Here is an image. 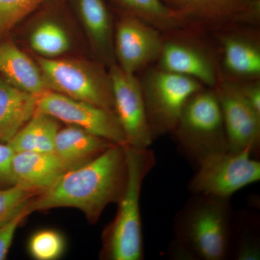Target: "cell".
I'll return each instance as SVG.
<instances>
[{
    "mask_svg": "<svg viewBox=\"0 0 260 260\" xmlns=\"http://www.w3.org/2000/svg\"><path fill=\"white\" fill-rule=\"evenodd\" d=\"M126 178L124 145H112L90 161L65 172L55 184L36 197L29 208L32 213L75 208L95 223L108 205L119 202Z\"/></svg>",
    "mask_w": 260,
    "mask_h": 260,
    "instance_id": "6da1fadb",
    "label": "cell"
},
{
    "mask_svg": "<svg viewBox=\"0 0 260 260\" xmlns=\"http://www.w3.org/2000/svg\"><path fill=\"white\" fill-rule=\"evenodd\" d=\"M233 220L230 198L194 194L176 216L171 255L180 259H226Z\"/></svg>",
    "mask_w": 260,
    "mask_h": 260,
    "instance_id": "7a4b0ae2",
    "label": "cell"
},
{
    "mask_svg": "<svg viewBox=\"0 0 260 260\" xmlns=\"http://www.w3.org/2000/svg\"><path fill=\"white\" fill-rule=\"evenodd\" d=\"M127 178L118 202L117 213L103 234L102 257L109 260L144 259L140 199L143 181L155 164L150 148L124 145Z\"/></svg>",
    "mask_w": 260,
    "mask_h": 260,
    "instance_id": "3957f363",
    "label": "cell"
},
{
    "mask_svg": "<svg viewBox=\"0 0 260 260\" xmlns=\"http://www.w3.org/2000/svg\"><path fill=\"white\" fill-rule=\"evenodd\" d=\"M171 134L183 155L196 167L210 155L229 150L215 88L204 87L189 99Z\"/></svg>",
    "mask_w": 260,
    "mask_h": 260,
    "instance_id": "277c9868",
    "label": "cell"
},
{
    "mask_svg": "<svg viewBox=\"0 0 260 260\" xmlns=\"http://www.w3.org/2000/svg\"><path fill=\"white\" fill-rule=\"evenodd\" d=\"M210 37V32L196 27L162 34L155 66L215 88L220 78V56L215 39Z\"/></svg>",
    "mask_w": 260,
    "mask_h": 260,
    "instance_id": "5b68a950",
    "label": "cell"
},
{
    "mask_svg": "<svg viewBox=\"0 0 260 260\" xmlns=\"http://www.w3.org/2000/svg\"><path fill=\"white\" fill-rule=\"evenodd\" d=\"M140 74L149 128L155 140L172 133L186 103L205 86L193 78L160 69L155 64Z\"/></svg>",
    "mask_w": 260,
    "mask_h": 260,
    "instance_id": "8992f818",
    "label": "cell"
},
{
    "mask_svg": "<svg viewBox=\"0 0 260 260\" xmlns=\"http://www.w3.org/2000/svg\"><path fill=\"white\" fill-rule=\"evenodd\" d=\"M37 61L49 90L114 112L110 75L102 63L41 56Z\"/></svg>",
    "mask_w": 260,
    "mask_h": 260,
    "instance_id": "52a82bcc",
    "label": "cell"
},
{
    "mask_svg": "<svg viewBox=\"0 0 260 260\" xmlns=\"http://www.w3.org/2000/svg\"><path fill=\"white\" fill-rule=\"evenodd\" d=\"M197 168L188 185L193 194L231 198L260 180V162L248 150L214 154Z\"/></svg>",
    "mask_w": 260,
    "mask_h": 260,
    "instance_id": "ba28073f",
    "label": "cell"
},
{
    "mask_svg": "<svg viewBox=\"0 0 260 260\" xmlns=\"http://www.w3.org/2000/svg\"><path fill=\"white\" fill-rule=\"evenodd\" d=\"M37 109L57 121L86 130L114 144H126L115 112L48 90L37 97Z\"/></svg>",
    "mask_w": 260,
    "mask_h": 260,
    "instance_id": "9c48e42d",
    "label": "cell"
},
{
    "mask_svg": "<svg viewBox=\"0 0 260 260\" xmlns=\"http://www.w3.org/2000/svg\"><path fill=\"white\" fill-rule=\"evenodd\" d=\"M210 34L218 49L220 78L234 83L260 80L259 26L235 24Z\"/></svg>",
    "mask_w": 260,
    "mask_h": 260,
    "instance_id": "30bf717a",
    "label": "cell"
},
{
    "mask_svg": "<svg viewBox=\"0 0 260 260\" xmlns=\"http://www.w3.org/2000/svg\"><path fill=\"white\" fill-rule=\"evenodd\" d=\"M121 13L114 25V59L121 70L137 75L158 60L162 32L139 19Z\"/></svg>",
    "mask_w": 260,
    "mask_h": 260,
    "instance_id": "8fae6325",
    "label": "cell"
},
{
    "mask_svg": "<svg viewBox=\"0 0 260 260\" xmlns=\"http://www.w3.org/2000/svg\"><path fill=\"white\" fill-rule=\"evenodd\" d=\"M114 109L125 135L126 145L150 148L153 139L149 128L144 99L137 75L121 69L116 63L109 70Z\"/></svg>",
    "mask_w": 260,
    "mask_h": 260,
    "instance_id": "7c38bea8",
    "label": "cell"
},
{
    "mask_svg": "<svg viewBox=\"0 0 260 260\" xmlns=\"http://www.w3.org/2000/svg\"><path fill=\"white\" fill-rule=\"evenodd\" d=\"M196 26L211 32L228 25L259 26L260 0H164Z\"/></svg>",
    "mask_w": 260,
    "mask_h": 260,
    "instance_id": "4fadbf2b",
    "label": "cell"
},
{
    "mask_svg": "<svg viewBox=\"0 0 260 260\" xmlns=\"http://www.w3.org/2000/svg\"><path fill=\"white\" fill-rule=\"evenodd\" d=\"M214 88L223 114L229 150H248L256 157L260 149V114L228 80L220 78Z\"/></svg>",
    "mask_w": 260,
    "mask_h": 260,
    "instance_id": "5bb4252c",
    "label": "cell"
},
{
    "mask_svg": "<svg viewBox=\"0 0 260 260\" xmlns=\"http://www.w3.org/2000/svg\"><path fill=\"white\" fill-rule=\"evenodd\" d=\"M68 172L54 153L16 152L12 162L13 184L42 193Z\"/></svg>",
    "mask_w": 260,
    "mask_h": 260,
    "instance_id": "9a60e30c",
    "label": "cell"
},
{
    "mask_svg": "<svg viewBox=\"0 0 260 260\" xmlns=\"http://www.w3.org/2000/svg\"><path fill=\"white\" fill-rule=\"evenodd\" d=\"M90 44L104 65L115 63L114 25L104 0H73Z\"/></svg>",
    "mask_w": 260,
    "mask_h": 260,
    "instance_id": "2e32d148",
    "label": "cell"
},
{
    "mask_svg": "<svg viewBox=\"0 0 260 260\" xmlns=\"http://www.w3.org/2000/svg\"><path fill=\"white\" fill-rule=\"evenodd\" d=\"M112 145L82 128L68 125L58 130L54 153L69 171L90 161Z\"/></svg>",
    "mask_w": 260,
    "mask_h": 260,
    "instance_id": "e0dca14e",
    "label": "cell"
},
{
    "mask_svg": "<svg viewBox=\"0 0 260 260\" xmlns=\"http://www.w3.org/2000/svg\"><path fill=\"white\" fill-rule=\"evenodd\" d=\"M0 74L15 88L37 97L49 90L39 65L13 42L0 44Z\"/></svg>",
    "mask_w": 260,
    "mask_h": 260,
    "instance_id": "ac0fdd59",
    "label": "cell"
},
{
    "mask_svg": "<svg viewBox=\"0 0 260 260\" xmlns=\"http://www.w3.org/2000/svg\"><path fill=\"white\" fill-rule=\"evenodd\" d=\"M37 110V96L0 78V142L8 143Z\"/></svg>",
    "mask_w": 260,
    "mask_h": 260,
    "instance_id": "d6986e66",
    "label": "cell"
},
{
    "mask_svg": "<svg viewBox=\"0 0 260 260\" xmlns=\"http://www.w3.org/2000/svg\"><path fill=\"white\" fill-rule=\"evenodd\" d=\"M121 13L132 15L158 29L162 34L196 26L185 17L168 6L164 0H110Z\"/></svg>",
    "mask_w": 260,
    "mask_h": 260,
    "instance_id": "ffe728a7",
    "label": "cell"
},
{
    "mask_svg": "<svg viewBox=\"0 0 260 260\" xmlns=\"http://www.w3.org/2000/svg\"><path fill=\"white\" fill-rule=\"evenodd\" d=\"M57 120L45 113L36 111L8 145L16 152L54 153L58 130Z\"/></svg>",
    "mask_w": 260,
    "mask_h": 260,
    "instance_id": "44dd1931",
    "label": "cell"
},
{
    "mask_svg": "<svg viewBox=\"0 0 260 260\" xmlns=\"http://www.w3.org/2000/svg\"><path fill=\"white\" fill-rule=\"evenodd\" d=\"M30 47L44 58H56L69 50V36L53 20H45L36 27L30 37Z\"/></svg>",
    "mask_w": 260,
    "mask_h": 260,
    "instance_id": "7402d4cb",
    "label": "cell"
},
{
    "mask_svg": "<svg viewBox=\"0 0 260 260\" xmlns=\"http://www.w3.org/2000/svg\"><path fill=\"white\" fill-rule=\"evenodd\" d=\"M39 194V191L18 184L0 188V226L28 208Z\"/></svg>",
    "mask_w": 260,
    "mask_h": 260,
    "instance_id": "603a6c76",
    "label": "cell"
},
{
    "mask_svg": "<svg viewBox=\"0 0 260 260\" xmlns=\"http://www.w3.org/2000/svg\"><path fill=\"white\" fill-rule=\"evenodd\" d=\"M28 249L30 255L38 260L56 259L64 251V239L56 231H40L30 238Z\"/></svg>",
    "mask_w": 260,
    "mask_h": 260,
    "instance_id": "cb8c5ba5",
    "label": "cell"
},
{
    "mask_svg": "<svg viewBox=\"0 0 260 260\" xmlns=\"http://www.w3.org/2000/svg\"><path fill=\"white\" fill-rule=\"evenodd\" d=\"M46 0H0V35L30 14Z\"/></svg>",
    "mask_w": 260,
    "mask_h": 260,
    "instance_id": "d4e9b609",
    "label": "cell"
},
{
    "mask_svg": "<svg viewBox=\"0 0 260 260\" xmlns=\"http://www.w3.org/2000/svg\"><path fill=\"white\" fill-rule=\"evenodd\" d=\"M235 246L229 249V256L232 255L236 260L260 259V244L257 233L252 230H244L237 232Z\"/></svg>",
    "mask_w": 260,
    "mask_h": 260,
    "instance_id": "484cf974",
    "label": "cell"
},
{
    "mask_svg": "<svg viewBox=\"0 0 260 260\" xmlns=\"http://www.w3.org/2000/svg\"><path fill=\"white\" fill-rule=\"evenodd\" d=\"M30 213L31 211L28 205V208L20 212L9 222L0 226V260L6 259L18 225Z\"/></svg>",
    "mask_w": 260,
    "mask_h": 260,
    "instance_id": "4316f807",
    "label": "cell"
},
{
    "mask_svg": "<svg viewBox=\"0 0 260 260\" xmlns=\"http://www.w3.org/2000/svg\"><path fill=\"white\" fill-rule=\"evenodd\" d=\"M230 83L234 85L241 96L260 114V80Z\"/></svg>",
    "mask_w": 260,
    "mask_h": 260,
    "instance_id": "83f0119b",
    "label": "cell"
},
{
    "mask_svg": "<svg viewBox=\"0 0 260 260\" xmlns=\"http://www.w3.org/2000/svg\"><path fill=\"white\" fill-rule=\"evenodd\" d=\"M14 154L8 143H0V186L13 185L12 162Z\"/></svg>",
    "mask_w": 260,
    "mask_h": 260,
    "instance_id": "f1b7e54d",
    "label": "cell"
}]
</instances>
